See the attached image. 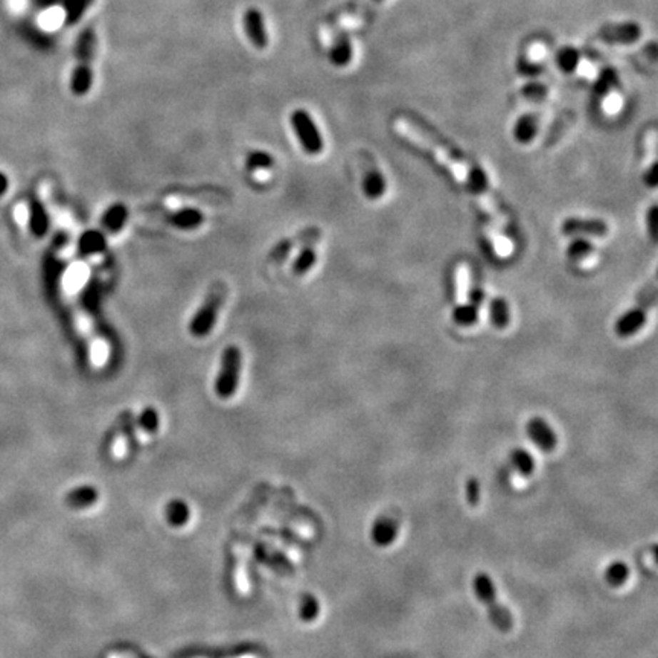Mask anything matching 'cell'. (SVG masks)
Segmentation results:
<instances>
[{"label": "cell", "instance_id": "52a82bcc", "mask_svg": "<svg viewBox=\"0 0 658 658\" xmlns=\"http://www.w3.org/2000/svg\"><path fill=\"white\" fill-rule=\"evenodd\" d=\"M561 232L565 236L582 238H605L609 235V226L600 218H577L569 217L561 224Z\"/></svg>", "mask_w": 658, "mask_h": 658}, {"label": "cell", "instance_id": "9a60e30c", "mask_svg": "<svg viewBox=\"0 0 658 658\" xmlns=\"http://www.w3.org/2000/svg\"><path fill=\"white\" fill-rule=\"evenodd\" d=\"M540 119L537 115H525L521 116L514 127V138L518 143L526 145L530 143L538 133Z\"/></svg>", "mask_w": 658, "mask_h": 658}, {"label": "cell", "instance_id": "ac0fdd59", "mask_svg": "<svg viewBox=\"0 0 658 658\" xmlns=\"http://www.w3.org/2000/svg\"><path fill=\"white\" fill-rule=\"evenodd\" d=\"M29 226L32 233L37 238L46 235L49 229V217L46 211H44L43 204L39 200H32L31 203V215H29Z\"/></svg>", "mask_w": 658, "mask_h": 658}, {"label": "cell", "instance_id": "5b68a950", "mask_svg": "<svg viewBox=\"0 0 658 658\" xmlns=\"http://www.w3.org/2000/svg\"><path fill=\"white\" fill-rule=\"evenodd\" d=\"M291 126L296 131L298 138L302 143V148L311 154L317 156L323 151V138L319 127L315 126L314 119L306 110H296L291 115Z\"/></svg>", "mask_w": 658, "mask_h": 658}, {"label": "cell", "instance_id": "4fadbf2b", "mask_svg": "<svg viewBox=\"0 0 658 658\" xmlns=\"http://www.w3.org/2000/svg\"><path fill=\"white\" fill-rule=\"evenodd\" d=\"M400 526L390 517H381L370 529V538L378 547H388L398 538Z\"/></svg>", "mask_w": 658, "mask_h": 658}, {"label": "cell", "instance_id": "8fae6325", "mask_svg": "<svg viewBox=\"0 0 658 658\" xmlns=\"http://www.w3.org/2000/svg\"><path fill=\"white\" fill-rule=\"evenodd\" d=\"M385 191H388V181H385L384 174L369 158L365 171H363V192L369 200H380L384 197Z\"/></svg>", "mask_w": 658, "mask_h": 658}, {"label": "cell", "instance_id": "8992f818", "mask_svg": "<svg viewBox=\"0 0 658 658\" xmlns=\"http://www.w3.org/2000/svg\"><path fill=\"white\" fill-rule=\"evenodd\" d=\"M224 300V293L223 291H213L211 296L204 300L203 306L198 310V313L194 315L191 325H189V331L194 337H204L208 335L212 328L215 325V320H217V314L221 308V303Z\"/></svg>", "mask_w": 658, "mask_h": 658}, {"label": "cell", "instance_id": "1f68e13d", "mask_svg": "<svg viewBox=\"0 0 658 658\" xmlns=\"http://www.w3.org/2000/svg\"><path fill=\"white\" fill-rule=\"evenodd\" d=\"M8 185H9V181H8V177L4 174V173H0V197H2L6 189H8Z\"/></svg>", "mask_w": 658, "mask_h": 658}, {"label": "cell", "instance_id": "ba28073f", "mask_svg": "<svg viewBox=\"0 0 658 658\" xmlns=\"http://www.w3.org/2000/svg\"><path fill=\"white\" fill-rule=\"evenodd\" d=\"M642 37V28L634 21L625 24H609L599 29L597 39L609 44H632Z\"/></svg>", "mask_w": 658, "mask_h": 658}, {"label": "cell", "instance_id": "7402d4cb", "mask_svg": "<svg viewBox=\"0 0 658 658\" xmlns=\"http://www.w3.org/2000/svg\"><path fill=\"white\" fill-rule=\"evenodd\" d=\"M127 208L123 206V204H115V206H111L106 215H104V218H102V223H104V228L110 232H118L123 228V224H126V220H127Z\"/></svg>", "mask_w": 658, "mask_h": 658}, {"label": "cell", "instance_id": "7a4b0ae2", "mask_svg": "<svg viewBox=\"0 0 658 658\" xmlns=\"http://www.w3.org/2000/svg\"><path fill=\"white\" fill-rule=\"evenodd\" d=\"M95 52V32L92 28L83 31L81 37L76 44V59L78 64L72 75L71 88L76 96L87 95L92 87V60Z\"/></svg>", "mask_w": 658, "mask_h": 658}, {"label": "cell", "instance_id": "484cf974", "mask_svg": "<svg viewBox=\"0 0 658 658\" xmlns=\"http://www.w3.org/2000/svg\"><path fill=\"white\" fill-rule=\"evenodd\" d=\"M92 4H93V0H67L66 2L67 21H69V24H75V21H78L83 17V14Z\"/></svg>", "mask_w": 658, "mask_h": 658}, {"label": "cell", "instance_id": "f546056e", "mask_svg": "<svg viewBox=\"0 0 658 658\" xmlns=\"http://www.w3.org/2000/svg\"><path fill=\"white\" fill-rule=\"evenodd\" d=\"M141 422L143 425V428H148V430H156L157 428V415L154 410H151V408H148V410H145L142 417H141Z\"/></svg>", "mask_w": 658, "mask_h": 658}, {"label": "cell", "instance_id": "d6a6232c", "mask_svg": "<svg viewBox=\"0 0 658 658\" xmlns=\"http://www.w3.org/2000/svg\"><path fill=\"white\" fill-rule=\"evenodd\" d=\"M375 2H383V0H375Z\"/></svg>", "mask_w": 658, "mask_h": 658}, {"label": "cell", "instance_id": "3957f363", "mask_svg": "<svg viewBox=\"0 0 658 658\" xmlns=\"http://www.w3.org/2000/svg\"><path fill=\"white\" fill-rule=\"evenodd\" d=\"M472 588L480 602L487 608V612H490V617L494 625L502 631H509L512 628L514 619L502 604L497 602V592L491 577L485 573H479L474 577Z\"/></svg>", "mask_w": 658, "mask_h": 658}, {"label": "cell", "instance_id": "6da1fadb", "mask_svg": "<svg viewBox=\"0 0 658 658\" xmlns=\"http://www.w3.org/2000/svg\"><path fill=\"white\" fill-rule=\"evenodd\" d=\"M396 128L400 130L401 134H404V138H407L413 143H417L421 148L428 150L436 157L437 162L451 169V173L455 174V177L459 181H462L463 185H467L472 192L479 196L487 212L491 213L492 220L500 223V226H505V217L502 212H498L495 206V203L491 197L490 181H487V176L485 174L482 168L470 162L468 158H465V156L460 151H457L455 146H450L445 141H442L437 136H433V133L419 128L412 122H408L405 119L398 121Z\"/></svg>", "mask_w": 658, "mask_h": 658}, {"label": "cell", "instance_id": "ffe728a7", "mask_svg": "<svg viewBox=\"0 0 658 658\" xmlns=\"http://www.w3.org/2000/svg\"><path fill=\"white\" fill-rule=\"evenodd\" d=\"M490 319L494 328L505 329L510 323V310L506 299L494 298L490 303Z\"/></svg>", "mask_w": 658, "mask_h": 658}, {"label": "cell", "instance_id": "83f0119b", "mask_svg": "<svg viewBox=\"0 0 658 658\" xmlns=\"http://www.w3.org/2000/svg\"><path fill=\"white\" fill-rule=\"evenodd\" d=\"M465 495H467V502L470 506L475 507L480 503V483L477 479H470L465 487Z\"/></svg>", "mask_w": 658, "mask_h": 658}, {"label": "cell", "instance_id": "e0dca14e", "mask_svg": "<svg viewBox=\"0 0 658 658\" xmlns=\"http://www.w3.org/2000/svg\"><path fill=\"white\" fill-rule=\"evenodd\" d=\"M452 320L462 328H470L475 325L479 320V306L471 303L470 300L457 303L455 310H452Z\"/></svg>", "mask_w": 658, "mask_h": 658}, {"label": "cell", "instance_id": "4316f807", "mask_svg": "<svg viewBox=\"0 0 658 658\" xmlns=\"http://www.w3.org/2000/svg\"><path fill=\"white\" fill-rule=\"evenodd\" d=\"M247 163L252 169H263V168H270L273 165V157L264 151H253L248 154L247 157Z\"/></svg>", "mask_w": 658, "mask_h": 658}, {"label": "cell", "instance_id": "44dd1931", "mask_svg": "<svg viewBox=\"0 0 658 658\" xmlns=\"http://www.w3.org/2000/svg\"><path fill=\"white\" fill-rule=\"evenodd\" d=\"M106 248V238L101 232L88 231L79 240V252L83 255H95Z\"/></svg>", "mask_w": 658, "mask_h": 658}, {"label": "cell", "instance_id": "30bf717a", "mask_svg": "<svg viewBox=\"0 0 658 658\" xmlns=\"http://www.w3.org/2000/svg\"><path fill=\"white\" fill-rule=\"evenodd\" d=\"M529 439L542 451H553L558 445V436L555 433L552 425L542 417H532L526 425Z\"/></svg>", "mask_w": 658, "mask_h": 658}, {"label": "cell", "instance_id": "d6986e66", "mask_svg": "<svg viewBox=\"0 0 658 658\" xmlns=\"http://www.w3.org/2000/svg\"><path fill=\"white\" fill-rule=\"evenodd\" d=\"M169 221H171L176 228L183 229V231H191L196 229L203 223V213L197 209H181L177 211L169 217Z\"/></svg>", "mask_w": 658, "mask_h": 658}, {"label": "cell", "instance_id": "7c38bea8", "mask_svg": "<svg viewBox=\"0 0 658 658\" xmlns=\"http://www.w3.org/2000/svg\"><path fill=\"white\" fill-rule=\"evenodd\" d=\"M244 28L248 40L258 49H264L268 43V37L264 26V19L258 8H248L244 14Z\"/></svg>", "mask_w": 658, "mask_h": 658}, {"label": "cell", "instance_id": "277c9868", "mask_svg": "<svg viewBox=\"0 0 658 658\" xmlns=\"http://www.w3.org/2000/svg\"><path fill=\"white\" fill-rule=\"evenodd\" d=\"M241 369V350L236 346H229L224 349L221 358V369L218 373L215 390L221 398H231L235 393L238 378H240Z\"/></svg>", "mask_w": 658, "mask_h": 658}, {"label": "cell", "instance_id": "cb8c5ba5", "mask_svg": "<svg viewBox=\"0 0 658 658\" xmlns=\"http://www.w3.org/2000/svg\"><path fill=\"white\" fill-rule=\"evenodd\" d=\"M510 463L514 465V468L521 474V475H529L535 471V460H533V456L527 450L523 448H517L512 452H510Z\"/></svg>", "mask_w": 658, "mask_h": 658}, {"label": "cell", "instance_id": "4dcf8cb0", "mask_svg": "<svg viewBox=\"0 0 658 658\" xmlns=\"http://www.w3.org/2000/svg\"><path fill=\"white\" fill-rule=\"evenodd\" d=\"M643 180H644V185H648L649 188H655L657 185V162L655 161L648 169H646Z\"/></svg>", "mask_w": 658, "mask_h": 658}, {"label": "cell", "instance_id": "603a6c76", "mask_svg": "<svg viewBox=\"0 0 658 658\" xmlns=\"http://www.w3.org/2000/svg\"><path fill=\"white\" fill-rule=\"evenodd\" d=\"M605 582L612 587V588H619L623 584L628 581L629 577V567L625 562H612L605 569Z\"/></svg>", "mask_w": 658, "mask_h": 658}, {"label": "cell", "instance_id": "5bb4252c", "mask_svg": "<svg viewBox=\"0 0 658 658\" xmlns=\"http://www.w3.org/2000/svg\"><path fill=\"white\" fill-rule=\"evenodd\" d=\"M329 59L337 67H345L353 60V46L345 32H340L335 36L331 49H329Z\"/></svg>", "mask_w": 658, "mask_h": 658}, {"label": "cell", "instance_id": "2e32d148", "mask_svg": "<svg viewBox=\"0 0 658 658\" xmlns=\"http://www.w3.org/2000/svg\"><path fill=\"white\" fill-rule=\"evenodd\" d=\"M596 255V247L592 241H588L587 238L576 236L575 240L567 247V256L575 263H585L587 259L593 258Z\"/></svg>", "mask_w": 658, "mask_h": 658}, {"label": "cell", "instance_id": "d4e9b609", "mask_svg": "<svg viewBox=\"0 0 658 658\" xmlns=\"http://www.w3.org/2000/svg\"><path fill=\"white\" fill-rule=\"evenodd\" d=\"M315 260H317V256H315V252H314V248L313 247H305L303 250L300 252V255L298 256V259L294 260V273L296 275H305V273H308V271L311 270V267L315 264Z\"/></svg>", "mask_w": 658, "mask_h": 658}, {"label": "cell", "instance_id": "9c48e42d", "mask_svg": "<svg viewBox=\"0 0 658 658\" xmlns=\"http://www.w3.org/2000/svg\"><path fill=\"white\" fill-rule=\"evenodd\" d=\"M646 305H648V302L632 306L631 310L619 317L614 325V333L619 338H629L637 334L646 325V322H648V306Z\"/></svg>", "mask_w": 658, "mask_h": 658}, {"label": "cell", "instance_id": "f1b7e54d", "mask_svg": "<svg viewBox=\"0 0 658 658\" xmlns=\"http://www.w3.org/2000/svg\"><path fill=\"white\" fill-rule=\"evenodd\" d=\"M657 206L655 204H652V206L649 208L648 213H646V226H648V232L652 238V241H657Z\"/></svg>", "mask_w": 658, "mask_h": 658}]
</instances>
